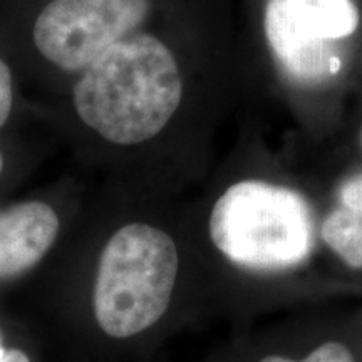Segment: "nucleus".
<instances>
[{"label": "nucleus", "instance_id": "obj_1", "mask_svg": "<svg viewBox=\"0 0 362 362\" xmlns=\"http://www.w3.org/2000/svg\"><path fill=\"white\" fill-rule=\"evenodd\" d=\"M183 93L173 54L153 35H128L81 71L74 107L81 121L115 144L155 138Z\"/></svg>", "mask_w": 362, "mask_h": 362}, {"label": "nucleus", "instance_id": "obj_2", "mask_svg": "<svg viewBox=\"0 0 362 362\" xmlns=\"http://www.w3.org/2000/svg\"><path fill=\"white\" fill-rule=\"evenodd\" d=\"M173 238L148 223L123 225L99 253L90 314L98 332L126 342L148 332L168 310L178 275Z\"/></svg>", "mask_w": 362, "mask_h": 362}, {"label": "nucleus", "instance_id": "obj_3", "mask_svg": "<svg viewBox=\"0 0 362 362\" xmlns=\"http://www.w3.org/2000/svg\"><path fill=\"white\" fill-rule=\"evenodd\" d=\"M210 237L233 264L284 270L309 257L314 220L302 194L264 181H240L216 200Z\"/></svg>", "mask_w": 362, "mask_h": 362}, {"label": "nucleus", "instance_id": "obj_4", "mask_svg": "<svg viewBox=\"0 0 362 362\" xmlns=\"http://www.w3.org/2000/svg\"><path fill=\"white\" fill-rule=\"evenodd\" d=\"M359 16L351 0H269L265 34L284 71L298 83H319L341 69L330 42L351 35Z\"/></svg>", "mask_w": 362, "mask_h": 362}, {"label": "nucleus", "instance_id": "obj_5", "mask_svg": "<svg viewBox=\"0 0 362 362\" xmlns=\"http://www.w3.org/2000/svg\"><path fill=\"white\" fill-rule=\"evenodd\" d=\"M148 8V0H51L35 19V49L59 69L83 71L131 35Z\"/></svg>", "mask_w": 362, "mask_h": 362}, {"label": "nucleus", "instance_id": "obj_6", "mask_svg": "<svg viewBox=\"0 0 362 362\" xmlns=\"http://www.w3.org/2000/svg\"><path fill=\"white\" fill-rule=\"evenodd\" d=\"M61 233L56 208L25 200L0 208V287L30 275L45 260Z\"/></svg>", "mask_w": 362, "mask_h": 362}, {"label": "nucleus", "instance_id": "obj_7", "mask_svg": "<svg viewBox=\"0 0 362 362\" xmlns=\"http://www.w3.org/2000/svg\"><path fill=\"white\" fill-rule=\"evenodd\" d=\"M322 238L352 269H362V215L347 208L334 210L322 225Z\"/></svg>", "mask_w": 362, "mask_h": 362}, {"label": "nucleus", "instance_id": "obj_8", "mask_svg": "<svg viewBox=\"0 0 362 362\" xmlns=\"http://www.w3.org/2000/svg\"><path fill=\"white\" fill-rule=\"evenodd\" d=\"M0 362H44L30 320L0 314Z\"/></svg>", "mask_w": 362, "mask_h": 362}, {"label": "nucleus", "instance_id": "obj_9", "mask_svg": "<svg viewBox=\"0 0 362 362\" xmlns=\"http://www.w3.org/2000/svg\"><path fill=\"white\" fill-rule=\"evenodd\" d=\"M260 362H297L284 356H265ZM300 362H356L352 352L341 342H325Z\"/></svg>", "mask_w": 362, "mask_h": 362}, {"label": "nucleus", "instance_id": "obj_10", "mask_svg": "<svg viewBox=\"0 0 362 362\" xmlns=\"http://www.w3.org/2000/svg\"><path fill=\"white\" fill-rule=\"evenodd\" d=\"M13 107V78L11 67L0 57V129L7 124Z\"/></svg>", "mask_w": 362, "mask_h": 362}, {"label": "nucleus", "instance_id": "obj_11", "mask_svg": "<svg viewBox=\"0 0 362 362\" xmlns=\"http://www.w3.org/2000/svg\"><path fill=\"white\" fill-rule=\"evenodd\" d=\"M342 206L362 215V176L347 181L341 188Z\"/></svg>", "mask_w": 362, "mask_h": 362}, {"label": "nucleus", "instance_id": "obj_12", "mask_svg": "<svg viewBox=\"0 0 362 362\" xmlns=\"http://www.w3.org/2000/svg\"><path fill=\"white\" fill-rule=\"evenodd\" d=\"M2 171H4V155L2 151H0V175H2Z\"/></svg>", "mask_w": 362, "mask_h": 362}, {"label": "nucleus", "instance_id": "obj_13", "mask_svg": "<svg viewBox=\"0 0 362 362\" xmlns=\"http://www.w3.org/2000/svg\"><path fill=\"white\" fill-rule=\"evenodd\" d=\"M361 144H362V133H361Z\"/></svg>", "mask_w": 362, "mask_h": 362}]
</instances>
